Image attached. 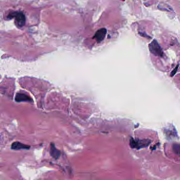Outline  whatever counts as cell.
Instances as JSON below:
<instances>
[{
	"label": "cell",
	"mask_w": 180,
	"mask_h": 180,
	"mask_svg": "<svg viewBox=\"0 0 180 180\" xmlns=\"http://www.w3.org/2000/svg\"><path fill=\"white\" fill-rule=\"evenodd\" d=\"M122 1H125V0H122Z\"/></svg>",
	"instance_id": "30bf717a"
},
{
	"label": "cell",
	"mask_w": 180,
	"mask_h": 180,
	"mask_svg": "<svg viewBox=\"0 0 180 180\" xmlns=\"http://www.w3.org/2000/svg\"><path fill=\"white\" fill-rule=\"evenodd\" d=\"M178 64L177 66H176V67L174 68V70L172 71L171 73L170 76L171 77H173V76L175 74H176V72H177V71L178 70Z\"/></svg>",
	"instance_id": "ba28073f"
},
{
	"label": "cell",
	"mask_w": 180,
	"mask_h": 180,
	"mask_svg": "<svg viewBox=\"0 0 180 180\" xmlns=\"http://www.w3.org/2000/svg\"><path fill=\"white\" fill-rule=\"evenodd\" d=\"M151 143V141L148 140H134L133 138H131L130 140V146L132 148H137V149H140V148L146 147L150 145Z\"/></svg>",
	"instance_id": "3957f363"
},
{
	"label": "cell",
	"mask_w": 180,
	"mask_h": 180,
	"mask_svg": "<svg viewBox=\"0 0 180 180\" xmlns=\"http://www.w3.org/2000/svg\"><path fill=\"white\" fill-rule=\"evenodd\" d=\"M9 19H15V23L17 26L19 28L24 26L26 22V17L24 14L21 12H14L10 14L8 16Z\"/></svg>",
	"instance_id": "6da1fadb"
},
{
	"label": "cell",
	"mask_w": 180,
	"mask_h": 180,
	"mask_svg": "<svg viewBox=\"0 0 180 180\" xmlns=\"http://www.w3.org/2000/svg\"><path fill=\"white\" fill-rule=\"evenodd\" d=\"M139 33L140 34V35L141 36H144V37H148V38H150V36H147L146 34H145V33H143V32H139Z\"/></svg>",
	"instance_id": "9c48e42d"
},
{
	"label": "cell",
	"mask_w": 180,
	"mask_h": 180,
	"mask_svg": "<svg viewBox=\"0 0 180 180\" xmlns=\"http://www.w3.org/2000/svg\"><path fill=\"white\" fill-rule=\"evenodd\" d=\"M107 30L105 28L100 29L98 30L95 33L93 39H95L98 43L102 41L104 39L105 37L106 36Z\"/></svg>",
	"instance_id": "277c9868"
},
{
	"label": "cell",
	"mask_w": 180,
	"mask_h": 180,
	"mask_svg": "<svg viewBox=\"0 0 180 180\" xmlns=\"http://www.w3.org/2000/svg\"><path fill=\"white\" fill-rule=\"evenodd\" d=\"M149 49L152 54L155 56H163V52L158 42L156 40H153L149 44Z\"/></svg>",
	"instance_id": "7a4b0ae2"
},
{
	"label": "cell",
	"mask_w": 180,
	"mask_h": 180,
	"mask_svg": "<svg viewBox=\"0 0 180 180\" xmlns=\"http://www.w3.org/2000/svg\"><path fill=\"white\" fill-rule=\"evenodd\" d=\"M16 101L18 102H30L31 99L29 96L23 93H18L16 96Z\"/></svg>",
	"instance_id": "8992f818"
},
{
	"label": "cell",
	"mask_w": 180,
	"mask_h": 180,
	"mask_svg": "<svg viewBox=\"0 0 180 180\" xmlns=\"http://www.w3.org/2000/svg\"><path fill=\"white\" fill-rule=\"evenodd\" d=\"M50 154L53 158L56 159L59 158V157L60 155V151L57 150L53 144H51V146L50 148Z\"/></svg>",
	"instance_id": "52a82bcc"
},
{
	"label": "cell",
	"mask_w": 180,
	"mask_h": 180,
	"mask_svg": "<svg viewBox=\"0 0 180 180\" xmlns=\"http://www.w3.org/2000/svg\"><path fill=\"white\" fill-rule=\"evenodd\" d=\"M30 146L26 144H23L21 143L16 142L12 144L11 148L14 150H28L30 148Z\"/></svg>",
	"instance_id": "5b68a950"
}]
</instances>
